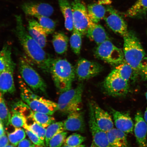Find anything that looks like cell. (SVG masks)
Listing matches in <instances>:
<instances>
[{
  "label": "cell",
  "mask_w": 147,
  "mask_h": 147,
  "mask_svg": "<svg viewBox=\"0 0 147 147\" xmlns=\"http://www.w3.org/2000/svg\"><path fill=\"white\" fill-rule=\"evenodd\" d=\"M106 9L101 3H94L88 5L87 11L90 19L95 23L104 18Z\"/></svg>",
  "instance_id": "cell-25"
},
{
  "label": "cell",
  "mask_w": 147,
  "mask_h": 147,
  "mask_svg": "<svg viewBox=\"0 0 147 147\" xmlns=\"http://www.w3.org/2000/svg\"><path fill=\"white\" fill-rule=\"evenodd\" d=\"M64 131L63 122H55L49 125L46 129L45 138L46 146L47 147L49 146V141L55 135Z\"/></svg>",
  "instance_id": "cell-28"
},
{
  "label": "cell",
  "mask_w": 147,
  "mask_h": 147,
  "mask_svg": "<svg viewBox=\"0 0 147 147\" xmlns=\"http://www.w3.org/2000/svg\"><path fill=\"white\" fill-rule=\"evenodd\" d=\"M146 100H147V91H146Z\"/></svg>",
  "instance_id": "cell-49"
},
{
  "label": "cell",
  "mask_w": 147,
  "mask_h": 147,
  "mask_svg": "<svg viewBox=\"0 0 147 147\" xmlns=\"http://www.w3.org/2000/svg\"><path fill=\"white\" fill-rule=\"evenodd\" d=\"M16 25L14 32L25 53L43 72L50 73L53 58L29 35L24 26L21 16L16 15Z\"/></svg>",
  "instance_id": "cell-1"
},
{
  "label": "cell",
  "mask_w": 147,
  "mask_h": 147,
  "mask_svg": "<svg viewBox=\"0 0 147 147\" xmlns=\"http://www.w3.org/2000/svg\"><path fill=\"white\" fill-rule=\"evenodd\" d=\"M61 147H86V146L84 145H80V146H67V145H66L65 144H64L63 146H61Z\"/></svg>",
  "instance_id": "cell-43"
},
{
  "label": "cell",
  "mask_w": 147,
  "mask_h": 147,
  "mask_svg": "<svg viewBox=\"0 0 147 147\" xmlns=\"http://www.w3.org/2000/svg\"><path fill=\"white\" fill-rule=\"evenodd\" d=\"M89 124L93 141L98 147H111L108 140L107 133L99 127L95 119L92 106L89 104Z\"/></svg>",
  "instance_id": "cell-12"
},
{
  "label": "cell",
  "mask_w": 147,
  "mask_h": 147,
  "mask_svg": "<svg viewBox=\"0 0 147 147\" xmlns=\"http://www.w3.org/2000/svg\"><path fill=\"white\" fill-rule=\"evenodd\" d=\"M11 125L15 128H21L27 124L26 117L18 112L12 110L11 113Z\"/></svg>",
  "instance_id": "cell-35"
},
{
  "label": "cell",
  "mask_w": 147,
  "mask_h": 147,
  "mask_svg": "<svg viewBox=\"0 0 147 147\" xmlns=\"http://www.w3.org/2000/svg\"><path fill=\"white\" fill-rule=\"evenodd\" d=\"M110 112L117 129L126 134L133 133L134 124L128 112L119 111L113 108Z\"/></svg>",
  "instance_id": "cell-14"
},
{
  "label": "cell",
  "mask_w": 147,
  "mask_h": 147,
  "mask_svg": "<svg viewBox=\"0 0 147 147\" xmlns=\"http://www.w3.org/2000/svg\"><path fill=\"white\" fill-rule=\"evenodd\" d=\"M5 134L4 126H3V123L0 121V137Z\"/></svg>",
  "instance_id": "cell-42"
},
{
  "label": "cell",
  "mask_w": 147,
  "mask_h": 147,
  "mask_svg": "<svg viewBox=\"0 0 147 147\" xmlns=\"http://www.w3.org/2000/svg\"><path fill=\"white\" fill-rule=\"evenodd\" d=\"M69 39L63 32H56L53 35L52 43L55 51L59 54H62L67 51Z\"/></svg>",
  "instance_id": "cell-24"
},
{
  "label": "cell",
  "mask_w": 147,
  "mask_h": 147,
  "mask_svg": "<svg viewBox=\"0 0 147 147\" xmlns=\"http://www.w3.org/2000/svg\"><path fill=\"white\" fill-rule=\"evenodd\" d=\"M135 119L134 133L137 144L139 147H147V124L141 111L136 113Z\"/></svg>",
  "instance_id": "cell-17"
},
{
  "label": "cell",
  "mask_w": 147,
  "mask_h": 147,
  "mask_svg": "<svg viewBox=\"0 0 147 147\" xmlns=\"http://www.w3.org/2000/svg\"><path fill=\"white\" fill-rule=\"evenodd\" d=\"M26 136L25 130L21 128H15L14 131L8 133L9 142L14 146H17L18 143Z\"/></svg>",
  "instance_id": "cell-31"
},
{
  "label": "cell",
  "mask_w": 147,
  "mask_h": 147,
  "mask_svg": "<svg viewBox=\"0 0 147 147\" xmlns=\"http://www.w3.org/2000/svg\"><path fill=\"white\" fill-rule=\"evenodd\" d=\"M22 9L27 16L36 18L38 16H44L49 17L52 15L54 9L48 3L28 2L22 5Z\"/></svg>",
  "instance_id": "cell-13"
},
{
  "label": "cell",
  "mask_w": 147,
  "mask_h": 147,
  "mask_svg": "<svg viewBox=\"0 0 147 147\" xmlns=\"http://www.w3.org/2000/svg\"><path fill=\"white\" fill-rule=\"evenodd\" d=\"M147 13V0H137L124 14L130 18H142Z\"/></svg>",
  "instance_id": "cell-22"
},
{
  "label": "cell",
  "mask_w": 147,
  "mask_h": 147,
  "mask_svg": "<svg viewBox=\"0 0 147 147\" xmlns=\"http://www.w3.org/2000/svg\"><path fill=\"white\" fill-rule=\"evenodd\" d=\"M88 37L94 41L97 45L109 40L105 29L102 25L90 21L87 33Z\"/></svg>",
  "instance_id": "cell-20"
},
{
  "label": "cell",
  "mask_w": 147,
  "mask_h": 147,
  "mask_svg": "<svg viewBox=\"0 0 147 147\" xmlns=\"http://www.w3.org/2000/svg\"><path fill=\"white\" fill-rule=\"evenodd\" d=\"M67 132L64 131L57 134L49 141V147H61L65 142L67 136Z\"/></svg>",
  "instance_id": "cell-36"
},
{
  "label": "cell",
  "mask_w": 147,
  "mask_h": 147,
  "mask_svg": "<svg viewBox=\"0 0 147 147\" xmlns=\"http://www.w3.org/2000/svg\"><path fill=\"white\" fill-rule=\"evenodd\" d=\"M14 62L0 74V91L2 93L12 94L16 91L13 78Z\"/></svg>",
  "instance_id": "cell-18"
},
{
  "label": "cell",
  "mask_w": 147,
  "mask_h": 147,
  "mask_svg": "<svg viewBox=\"0 0 147 147\" xmlns=\"http://www.w3.org/2000/svg\"><path fill=\"white\" fill-rule=\"evenodd\" d=\"M25 129L30 130L35 134L43 142H45L46 129L36 122L30 124H26L23 127Z\"/></svg>",
  "instance_id": "cell-34"
},
{
  "label": "cell",
  "mask_w": 147,
  "mask_h": 147,
  "mask_svg": "<svg viewBox=\"0 0 147 147\" xmlns=\"http://www.w3.org/2000/svg\"><path fill=\"white\" fill-rule=\"evenodd\" d=\"M19 79L21 98L33 111L51 115L58 110L57 103L36 94L23 80Z\"/></svg>",
  "instance_id": "cell-3"
},
{
  "label": "cell",
  "mask_w": 147,
  "mask_h": 147,
  "mask_svg": "<svg viewBox=\"0 0 147 147\" xmlns=\"http://www.w3.org/2000/svg\"><path fill=\"white\" fill-rule=\"evenodd\" d=\"M70 38L69 42L73 52L76 55H80L82 45V35L78 30L74 29Z\"/></svg>",
  "instance_id": "cell-30"
},
{
  "label": "cell",
  "mask_w": 147,
  "mask_h": 147,
  "mask_svg": "<svg viewBox=\"0 0 147 147\" xmlns=\"http://www.w3.org/2000/svg\"><path fill=\"white\" fill-rule=\"evenodd\" d=\"M61 11L64 18V25L66 29L70 31L74 29L73 12L71 3L68 0H58Z\"/></svg>",
  "instance_id": "cell-23"
},
{
  "label": "cell",
  "mask_w": 147,
  "mask_h": 147,
  "mask_svg": "<svg viewBox=\"0 0 147 147\" xmlns=\"http://www.w3.org/2000/svg\"><path fill=\"white\" fill-rule=\"evenodd\" d=\"M90 147H98L96 145H95L94 143L93 142L92 143Z\"/></svg>",
  "instance_id": "cell-46"
},
{
  "label": "cell",
  "mask_w": 147,
  "mask_h": 147,
  "mask_svg": "<svg viewBox=\"0 0 147 147\" xmlns=\"http://www.w3.org/2000/svg\"><path fill=\"white\" fill-rule=\"evenodd\" d=\"M8 137L5 134L0 137V147H5L9 144Z\"/></svg>",
  "instance_id": "cell-41"
},
{
  "label": "cell",
  "mask_w": 147,
  "mask_h": 147,
  "mask_svg": "<svg viewBox=\"0 0 147 147\" xmlns=\"http://www.w3.org/2000/svg\"><path fill=\"white\" fill-rule=\"evenodd\" d=\"M32 118L34 122L45 128H47L55 121V119L51 115L33 111Z\"/></svg>",
  "instance_id": "cell-29"
},
{
  "label": "cell",
  "mask_w": 147,
  "mask_h": 147,
  "mask_svg": "<svg viewBox=\"0 0 147 147\" xmlns=\"http://www.w3.org/2000/svg\"><path fill=\"white\" fill-rule=\"evenodd\" d=\"M103 87L108 94L114 97L124 96L129 89L128 82L112 71L105 80Z\"/></svg>",
  "instance_id": "cell-9"
},
{
  "label": "cell",
  "mask_w": 147,
  "mask_h": 147,
  "mask_svg": "<svg viewBox=\"0 0 147 147\" xmlns=\"http://www.w3.org/2000/svg\"><path fill=\"white\" fill-rule=\"evenodd\" d=\"M63 127L65 131L84 132L85 125L83 113L80 111L69 114L63 122Z\"/></svg>",
  "instance_id": "cell-16"
},
{
  "label": "cell",
  "mask_w": 147,
  "mask_h": 147,
  "mask_svg": "<svg viewBox=\"0 0 147 147\" xmlns=\"http://www.w3.org/2000/svg\"><path fill=\"white\" fill-rule=\"evenodd\" d=\"M123 51L125 61L134 71H139L141 62L146 54L138 38L135 33L129 31L123 37Z\"/></svg>",
  "instance_id": "cell-4"
},
{
  "label": "cell",
  "mask_w": 147,
  "mask_h": 147,
  "mask_svg": "<svg viewBox=\"0 0 147 147\" xmlns=\"http://www.w3.org/2000/svg\"><path fill=\"white\" fill-rule=\"evenodd\" d=\"M36 18L38 20V23L47 34H52L54 32L56 24L53 20L44 16H38Z\"/></svg>",
  "instance_id": "cell-32"
},
{
  "label": "cell",
  "mask_w": 147,
  "mask_h": 147,
  "mask_svg": "<svg viewBox=\"0 0 147 147\" xmlns=\"http://www.w3.org/2000/svg\"><path fill=\"white\" fill-rule=\"evenodd\" d=\"M28 32L41 47L44 48L47 44V34L36 20L32 18L29 20Z\"/></svg>",
  "instance_id": "cell-19"
},
{
  "label": "cell",
  "mask_w": 147,
  "mask_h": 147,
  "mask_svg": "<svg viewBox=\"0 0 147 147\" xmlns=\"http://www.w3.org/2000/svg\"><path fill=\"white\" fill-rule=\"evenodd\" d=\"M86 138L80 134L74 133L67 138L64 144L71 146H78L85 141Z\"/></svg>",
  "instance_id": "cell-37"
},
{
  "label": "cell",
  "mask_w": 147,
  "mask_h": 147,
  "mask_svg": "<svg viewBox=\"0 0 147 147\" xmlns=\"http://www.w3.org/2000/svg\"><path fill=\"white\" fill-rule=\"evenodd\" d=\"M92 106L95 120L101 129L107 133L114 128L113 122L111 116L100 107L96 103H91Z\"/></svg>",
  "instance_id": "cell-15"
},
{
  "label": "cell",
  "mask_w": 147,
  "mask_h": 147,
  "mask_svg": "<svg viewBox=\"0 0 147 147\" xmlns=\"http://www.w3.org/2000/svg\"><path fill=\"white\" fill-rule=\"evenodd\" d=\"M73 12L74 29L83 35L87 34L90 21L85 5L80 0H72L71 3Z\"/></svg>",
  "instance_id": "cell-8"
},
{
  "label": "cell",
  "mask_w": 147,
  "mask_h": 147,
  "mask_svg": "<svg viewBox=\"0 0 147 147\" xmlns=\"http://www.w3.org/2000/svg\"><path fill=\"white\" fill-rule=\"evenodd\" d=\"M50 73L55 86L60 92L71 89L76 75L74 68L67 60L53 58Z\"/></svg>",
  "instance_id": "cell-2"
},
{
  "label": "cell",
  "mask_w": 147,
  "mask_h": 147,
  "mask_svg": "<svg viewBox=\"0 0 147 147\" xmlns=\"http://www.w3.org/2000/svg\"><path fill=\"white\" fill-rule=\"evenodd\" d=\"M34 147H43V146H36L35 145Z\"/></svg>",
  "instance_id": "cell-48"
},
{
  "label": "cell",
  "mask_w": 147,
  "mask_h": 147,
  "mask_svg": "<svg viewBox=\"0 0 147 147\" xmlns=\"http://www.w3.org/2000/svg\"><path fill=\"white\" fill-rule=\"evenodd\" d=\"M25 131L29 139L34 145L42 146H45V142L42 141L35 134L28 130L25 129Z\"/></svg>",
  "instance_id": "cell-38"
},
{
  "label": "cell",
  "mask_w": 147,
  "mask_h": 147,
  "mask_svg": "<svg viewBox=\"0 0 147 147\" xmlns=\"http://www.w3.org/2000/svg\"><path fill=\"white\" fill-rule=\"evenodd\" d=\"M97 57L112 65H117L123 62V51L109 40L98 45L95 51Z\"/></svg>",
  "instance_id": "cell-7"
},
{
  "label": "cell",
  "mask_w": 147,
  "mask_h": 147,
  "mask_svg": "<svg viewBox=\"0 0 147 147\" xmlns=\"http://www.w3.org/2000/svg\"><path fill=\"white\" fill-rule=\"evenodd\" d=\"M13 62L11 47L8 44H6L0 51V74Z\"/></svg>",
  "instance_id": "cell-26"
},
{
  "label": "cell",
  "mask_w": 147,
  "mask_h": 147,
  "mask_svg": "<svg viewBox=\"0 0 147 147\" xmlns=\"http://www.w3.org/2000/svg\"><path fill=\"white\" fill-rule=\"evenodd\" d=\"M140 71L144 78L147 80V57H145L141 63Z\"/></svg>",
  "instance_id": "cell-39"
},
{
  "label": "cell",
  "mask_w": 147,
  "mask_h": 147,
  "mask_svg": "<svg viewBox=\"0 0 147 147\" xmlns=\"http://www.w3.org/2000/svg\"><path fill=\"white\" fill-rule=\"evenodd\" d=\"M35 145L29 140L24 139L18 143L17 147H34Z\"/></svg>",
  "instance_id": "cell-40"
},
{
  "label": "cell",
  "mask_w": 147,
  "mask_h": 147,
  "mask_svg": "<svg viewBox=\"0 0 147 147\" xmlns=\"http://www.w3.org/2000/svg\"><path fill=\"white\" fill-rule=\"evenodd\" d=\"M104 19L108 26L114 32L123 37L128 34L129 31L125 22L112 7L107 8Z\"/></svg>",
  "instance_id": "cell-11"
},
{
  "label": "cell",
  "mask_w": 147,
  "mask_h": 147,
  "mask_svg": "<svg viewBox=\"0 0 147 147\" xmlns=\"http://www.w3.org/2000/svg\"><path fill=\"white\" fill-rule=\"evenodd\" d=\"M134 70L133 68L125 61L116 66L112 71L123 80L128 82L131 78Z\"/></svg>",
  "instance_id": "cell-27"
},
{
  "label": "cell",
  "mask_w": 147,
  "mask_h": 147,
  "mask_svg": "<svg viewBox=\"0 0 147 147\" xmlns=\"http://www.w3.org/2000/svg\"><path fill=\"white\" fill-rule=\"evenodd\" d=\"M74 69L75 75L80 80L93 78L102 72L103 70L100 64L84 58L78 61Z\"/></svg>",
  "instance_id": "cell-10"
},
{
  "label": "cell",
  "mask_w": 147,
  "mask_h": 147,
  "mask_svg": "<svg viewBox=\"0 0 147 147\" xmlns=\"http://www.w3.org/2000/svg\"><path fill=\"white\" fill-rule=\"evenodd\" d=\"M144 119L146 122V123L147 124V107L146 108V111L145 112V113L144 114Z\"/></svg>",
  "instance_id": "cell-44"
},
{
  "label": "cell",
  "mask_w": 147,
  "mask_h": 147,
  "mask_svg": "<svg viewBox=\"0 0 147 147\" xmlns=\"http://www.w3.org/2000/svg\"><path fill=\"white\" fill-rule=\"evenodd\" d=\"M107 134L111 147H129L126 134L123 132L113 128Z\"/></svg>",
  "instance_id": "cell-21"
},
{
  "label": "cell",
  "mask_w": 147,
  "mask_h": 147,
  "mask_svg": "<svg viewBox=\"0 0 147 147\" xmlns=\"http://www.w3.org/2000/svg\"><path fill=\"white\" fill-rule=\"evenodd\" d=\"M83 84H79L74 89L62 93L58 99V110L65 114L81 111L82 108Z\"/></svg>",
  "instance_id": "cell-5"
},
{
  "label": "cell",
  "mask_w": 147,
  "mask_h": 147,
  "mask_svg": "<svg viewBox=\"0 0 147 147\" xmlns=\"http://www.w3.org/2000/svg\"><path fill=\"white\" fill-rule=\"evenodd\" d=\"M19 71L24 82L36 93H47V84L40 75L25 60L20 59Z\"/></svg>",
  "instance_id": "cell-6"
},
{
  "label": "cell",
  "mask_w": 147,
  "mask_h": 147,
  "mask_svg": "<svg viewBox=\"0 0 147 147\" xmlns=\"http://www.w3.org/2000/svg\"><path fill=\"white\" fill-rule=\"evenodd\" d=\"M15 146H13V145L12 144H9L8 145H7V146H5V147H15Z\"/></svg>",
  "instance_id": "cell-45"
},
{
  "label": "cell",
  "mask_w": 147,
  "mask_h": 147,
  "mask_svg": "<svg viewBox=\"0 0 147 147\" xmlns=\"http://www.w3.org/2000/svg\"><path fill=\"white\" fill-rule=\"evenodd\" d=\"M11 113L3 97L0 100V121L5 127L11 125Z\"/></svg>",
  "instance_id": "cell-33"
},
{
  "label": "cell",
  "mask_w": 147,
  "mask_h": 147,
  "mask_svg": "<svg viewBox=\"0 0 147 147\" xmlns=\"http://www.w3.org/2000/svg\"><path fill=\"white\" fill-rule=\"evenodd\" d=\"M2 93H1V92L0 91V100L3 98Z\"/></svg>",
  "instance_id": "cell-47"
}]
</instances>
